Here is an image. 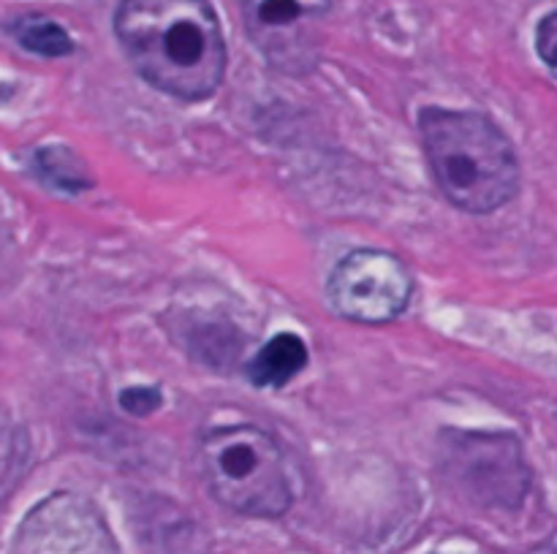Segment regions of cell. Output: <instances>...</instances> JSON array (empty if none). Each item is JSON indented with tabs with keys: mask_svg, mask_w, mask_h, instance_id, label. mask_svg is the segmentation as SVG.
Wrapping results in <instances>:
<instances>
[{
	"mask_svg": "<svg viewBox=\"0 0 557 554\" xmlns=\"http://www.w3.org/2000/svg\"><path fill=\"white\" fill-rule=\"evenodd\" d=\"M114 36L136 74L177 101H207L226 74V41L210 0H123Z\"/></svg>",
	"mask_w": 557,
	"mask_h": 554,
	"instance_id": "6da1fadb",
	"label": "cell"
},
{
	"mask_svg": "<svg viewBox=\"0 0 557 554\" xmlns=\"http://www.w3.org/2000/svg\"><path fill=\"white\" fill-rule=\"evenodd\" d=\"M419 134L435 185L457 210L487 215L520 190L515 147L487 114L428 106L419 112Z\"/></svg>",
	"mask_w": 557,
	"mask_h": 554,
	"instance_id": "7a4b0ae2",
	"label": "cell"
},
{
	"mask_svg": "<svg viewBox=\"0 0 557 554\" xmlns=\"http://www.w3.org/2000/svg\"><path fill=\"white\" fill-rule=\"evenodd\" d=\"M207 487L223 508L256 519H277L292 508L283 454L275 438L253 424H226L201 438Z\"/></svg>",
	"mask_w": 557,
	"mask_h": 554,
	"instance_id": "3957f363",
	"label": "cell"
},
{
	"mask_svg": "<svg viewBox=\"0 0 557 554\" xmlns=\"http://www.w3.org/2000/svg\"><path fill=\"white\" fill-rule=\"evenodd\" d=\"M441 462L455 487L482 508L515 511L531 489V467L509 432L451 429L441 435Z\"/></svg>",
	"mask_w": 557,
	"mask_h": 554,
	"instance_id": "277c9868",
	"label": "cell"
},
{
	"mask_svg": "<svg viewBox=\"0 0 557 554\" xmlns=\"http://www.w3.org/2000/svg\"><path fill=\"white\" fill-rule=\"evenodd\" d=\"M413 293V277L395 253L351 250L326 280V302L354 324L384 326L400 318Z\"/></svg>",
	"mask_w": 557,
	"mask_h": 554,
	"instance_id": "5b68a950",
	"label": "cell"
},
{
	"mask_svg": "<svg viewBox=\"0 0 557 554\" xmlns=\"http://www.w3.org/2000/svg\"><path fill=\"white\" fill-rule=\"evenodd\" d=\"M245 30L267 63L283 74H308L319 63L321 22L332 0H239Z\"/></svg>",
	"mask_w": 557,
	"mask_h": 554,
	"instance_id": "8992f818",
	"label": "cell"
},
{
	"mask_svg": "<svg viewBox=\"0 0 557 554\" xmlns=\"http://www.w3.org/2000/svg\"><path fill=\"white\" fill-rule=\"evenodd\" d=\"M27 554H114L107 525L90 503L76 498H54L33 514L22 532Z\"/></svg>",
	"mask_w": 557,
	"mask_h": 554,
	"instance_id": "52a82bcc",
	"label": "cell"
},
{
	"mask_svg": "<svg viewBox=\"0 0 557 554\" xmlns=\"http://www.w3.org/2000/svg\"><path fill=\"white\" fill-rule=\"evenodd\" d=\"M308 364V345L302 337L283 331L275 335L248 364V380L259 389H283Z\"/></svg>",
	"mask_w": 557,
	"mask_h": 554,
	"instance_id": "ba28073f",
	"label": "cell"
},
{
	"mask_svg": "<svg viewBox=\"0 0 557 554\" xmlns=\"http://www.w3.org/2000/svg\"><path fill=\"white\" fill-rule=\"evenodd\" d=\"M9 33L22 49L41 54V58H65V54L74 52V41L65 33V27L47 20V16H20L16 22H11Z\"/></svg>",
	"mask_w": 557,
	"mask_h": 554,
	"instance_id": "9c48e42d",
	"label": "cell"
},
{
	"mask_svg": "<svg viewBox=\"0 0 557 554\" xmlns=\"http://www.w3.org/2000/svg\"><path fill=\"white\" fill-rule=\"evenodd\" d=\"M65 158H69V152H65V150H41V152H36L38 174H41V177L47 179L52 188H60V190L87 188V182L82 179L79 168H71L69 163H65Z\"/></svg>",
	"mask_w": 557,
	"mask_h": 554,
	"instance_id": "30bf717a",
	"label": "cell"
},
{
	"mask_svg": "<svg viewBox=\"0 0 557 554\" xmlns=\"http://www.w3.org/2000/svg\"><path fill=\"white\" fill-rule=\"evenodd\" d=\"M536 52L549 71L557 76V11L544 16L536 30Z\"/></svg>",
	"mask_w": 557,
	"mask_h": 554,
	"instance_id": "8fae6325",
	"label": "cell"
},
{
	"mask_svg": "<svg viewBox=\"0 0 557 554\" xmlns=\"http://www.w3.org/2000/svg\"><path fill=\"white\" fill-rule=\"evenodd\" d=\"M120 405H123L128 413L145 416V413H152L158 405H161V391L158 389H128L120 394Z\"/></svg>",
	"mask_w": 557,
	"mask_h": 554,
	"instance_id": "7c38bea8",
	"label": "cell"
}]
</instances>
